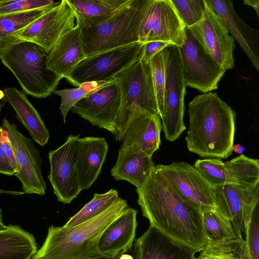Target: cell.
Instances as JSON below:
<instances>
[{"mask_svg":"<svg viewBox=\"0 0 259 259\" xmlns=\"http://www.w3.org/2000/svg\"><path fill=\"white\" fill-rule=\"evenodd\" d=\"M193 166L212 188L231 184L225 163L219 159H197Z\"/></svg>","mask_w":259,"mask_h":259,"instance_id":"d6a6232c","label":"cell"},{"mask_svg":"<svg viewBox=\"0 0 259 259\" xmlns=\"http://www.w3.org/2000/svg\"><path fill=\"white\" fill-rule=\"evenodd\" d=\"M162 52L165 83L164 113L160 119L166 140L174 142L186 129L183 120L186 86L183 79L179 48L170 45Z\"/></svg>","mask_w":259,"mask_h":259,"instance_id":"ba28073f","label":"cell"},{"mask_svg":"<svg viewBox=\"0 0 259 259\" xmlns=\"http://www.w3.org/2000/svg\"><path fill=\"white\" fill-rule=\"evenodd\" d=\"M3 93V102L12 107L32 139L40 146L46 145L50 138L49 130L26 94L12 87L5 88Z\"/></svg>","mask_w":259,"mask_h":259,"instance_id":"cb8c5ba5","label":"cell"},{"mask_svg":"<svg viewBox=\"0 0 259 259\" xmlns=\"http://www.w3.org/2000/svg\"><path fill=\"white\" fill-rule=\"evenodd\" d=\"M1 142L7 158L9 160L13 169L16 172L17 165L14 150L8 134L4 130L1 138Z\"/></svg>","mask_w":259,"mask_h":259,"instance_id":"60d3db41","label":"cell"},{"mask_svg":"<svg viewBox=\"0 0 259 259\" xmlns=\"http://www.w3.org/2000/svg\"><path fill=\"white\" fill-rule=\"evenodd\" d=\"M2 126L14 150L17 165L15 176L20 181L23 193L45 195L47 185L41 174L39 152L33 142L19 131L15 124L4 117Z\"/></svg>","mask_w":259,"mask_h":259,"instance_id":"8fae6325","label":"cell"},{"mask_svg":"<svg viewBox=\"0 0 259 259\" xmlns=\"http://www.w3.org/2000/svg\"><path fill=\"white\" fill-rule=\"evenodd\" d=\"M49 8L0 16V44L16 38L23 29Z\"/></svg>","mask_w":259,"mask_h":259,"instance_id":"4dcf8cb0","label":"cell"},{"mask_svg":"<svg viewBox=\"0 0 259 259\" xmlns=\"http://www.w3.org/2000/svg\"><path fill=\"white\" fill-rule=\"evenodd\" d=\"M10 192L12 194H23V192H16L15 193H13L14 192ZM10 192H8V191H3L2 190H1L0 189V193H10ZM7 226L5 225L3 222L2 211L0 208V231L6 229L7 228Z\"/></svg>","mask_w":259,"mask_h":259,"instance_id":"7bdbcfd3","label":"cell"},{"mask_svg":"<svg viewBox=\"0 0 259 259\" xmlns=\"http://www.w3.org/2000/svg\"><path fill=\"white\" fill-rule=\"evenodd\" d=\"M196 252L150 226L142 236L135 240L133 256L134 259H195Z\"/></svg>","mask_w":259,"mask_h":259,"instance_id":"ffe728a7","label":"cell"},{"mask_svg":"<svg viewBox=\"0 0 259 259\" xmlns=\"http://www.w3.org/2000/svg\"><path fill=\"white\" fill-rule=\"evenodd\" d=\"M79 135H69L65 142L49 153L48 178L58 201L69 204L81 192L78 183L76 148Z\"/></svg>","mask_w":259,"mask_h":259,"instance_id":"5bb4252c","label":"cell"},{"mask_svg":"<svg viewBox=\"0 0 259 259\" xmlns=\"http://www.w3.org/2000/svg\"><path fill=\"white\" fill-rule=\"evenodd\" d=\"M3 131V128L0 123V174L9 176L15 175L16 172L7 158L1 142Z\"/></svg>","mask_w":259,"mask_h":259,"instance_id":"ab89813d","label":"cell"},{"mask_svg":"<svg viewBox=\"0 0 259 259\" xmlns=\"http://www.w3.org/2000/svg\"><path fill=\"white\" fill-rule=\"evenodd\" d=\"M155 167L152 156L141 151L120 148L111 174L116 181H126L139 188Z\"/></svg>","mask_w":259,"mask_h":259,"instance_id":"d4e9b609","label":"cell"},{"mask_svg":"<svg viewBox=\"0 0 259 259\" xmlns=\"http://www.w3.org/2000/svg\"><path fill=\"white\" fill-rule=\"evenodd\" d=\"M49 52L32 42L17 38L0 44V60L15 75L24 93L45 98L62 79L47 66Z\"/></svg>","mask_w":259,"mask_h":259,"instance_id":"5b68a950","label":"cell"},{"mask_svg":"<svg viewBox=\"0 0 259 259\" xmlns=\"http://www.w3.org/2000/svg\"><path fill=\"white\" fill-rule=\"evenodd\" d=\"M202 223L205 239L220 241L241 237L236 235L230 222L215 209L202 213Z\"/></svg>","mask_w":259,"mask_h":259,"instance_id":"1f68e13d","label":"cell"},{"mask_svg":"<svg viewBox=\"0 0 259 259\" xmlns=\"http://www.w3.org/2000/svg\"><path fill=\"white\" fill-rule=\"evenodd\" d=\"M151 0H127L117 10L97 21L77 23L85 57L139 42V32Z\"/></svg>","mask_w":259,"mask_h":259,"instance_id":"277c9868","label":"cell"},{"mask_svg":"<svg viewBox=\"0 0 259 259\" xmlns=\"http://www.w3.org/2000/svg\"><path fill=\"white\" fill-rule=\"evenodd\" d=\"M76 23L68 0L57 2L23 29L16 38L35 43L49 52L60 38Z\"/></svg>","mask_w":259,"mask_h":259,"instance_id":"9a60e30c","label":"cell"},{"mask_svg":"<svg viewBox=\"0 0 259 259\" xmlns=\"http://www.w3.org/2000/svg\"><path fill=\"white\" fill-rule=\"evenodd\" d=\"M143 45L139 42L85 57L65 79L77 87L110 81L140 58Z\"/></svg>","mask_w":259,"mask_h":259,"instance_id":"52a82bcc","label":"cell"},{"mask_svg":"<svg viewBox=\"0 0 259 259\" xmlns=\"http://www.w3.org/2000/svg\"><path fill=\"white\" fill-rule=\"evenodd\" d=\"M127 0H68L76 16L77 23L101 20L117 10Z\"/></svg>","mask_w":259,"mask_h":259,"instance_id":"4316f807","label":"cell"},{"mask_svg":"<svg viewBox=\"0 0 259 259\" xmlns=\"http://www.w3.org/2000/svg\"><path fill=\"white\" fill-rule=\"evenodd\" d=\"M239 44L255 69L259 71V30L245 23L230 0H206Z\"/></svg>","mask_w":259,"mask_h":259,"instance_id":"ac0fdd59","label":"cell"},{"mask_svg":"<svg viewBox=\"0 0 259 259\" xmlns=\"http://www.w3.org/2000/svg\"><path fill=\"white\" fill-rule=\"evenodd\" d=\"M31 259H35V258H33V257H32V258ZM86 259H108V258H106L104 256H101L100 255H96V256H93L92 257H90L88 258H86Z\"/></svg>","mask_w":259,"mask_h":259,"instance_id":"bcb514c9","label":"cell"},{"mask_svg":"<svg viewBox=\"0 0 259 259\" xmlns=\"http://www.w3.org/2000/svg\"><path fill=\"white\" fill-rule=\"evenodd\" d=\"M168 44L160 41L144 43L141 50L140 59L146 63H149L152 58L168 46Z\"/></svg>","mask_w":259,"mask_h":259,"instance_id":"f35d334b","label":"cell"},{"mask_svg":"<svg viewBox=\"0 0 259 259\" xmlns=\"http://www.w3.org/2000/svg\"><path fill=\"white\" fill-rule=\"evenodd\" d=\"M129 208L121 198L97 217L78 225L48 228L35 259H86L99 254L100 238L108 226Z\"/></svg>","mask_w":259,"mask_h":259,"instance_id":"3957f363","label":"cell"},{"mask_svg":"<svg viewBox=\"0 0 259 259\" xmlns=\"http://www.w3.org/2000/svg\"><path fill=\"white\" fill-rule=\"evenodd\" d=\"M162 129L158 114L142 116L128 127L123 136L120 148L141 151L152 156L159 148Z\"/></svg>","mask_w":259,"mask_h":259,"instance_id":"603a6c76","label":"cell"},{"mask_svg":"<svg viewBox=\"0 0 259 259\" xmlns=\"http://www.w3.org/2000/svg\"><path fill=\"white\" fill-rule=\"evenodd\" d=\"M258 204L253 210L245 229L244 254L246 259H259Z\"/></svg>","mask_w":259,"mask_h":259,"instance_id":"d590c367","label":"cell"},{"mask_svg":"<svg viewBox=\"0 0 259 259\" xmlns=\"http://www.w3.org/2000/svg\"><path fill=\"white\" fill-rule=\"evenodd\" d=\"M224 163L231 184L248 188L259 184L258 159L241 154Z\"/></svg>","mask_w":259,"mask_h":259,"instance_id":"83f0119b","label":"cell"},{"mask_svg":"<svg viewBox=\"0 0 259 259\" xmlns=\"http://www.w3.org/2000/svg\"><path fill=\"white\" fill-rule=\"evenodd\" d=\"M155 167L179 194L202 213L215 209L213 188L193 166L179 161Z\"/></svg>","mask_w":259,"mask_h":259,"instance_id":"e0dca14e","label":"cell"},{"mask_svg":"<svg viewBox=\"0 0 259 259\" xmlns=\"http://www.w3.org/2000/svg\"><path fill=\"white\" fill-rule=\"evenodd\" d=\"M186 39L179 48L183 79L186 87L202 93L218 88L226 70L206 53L199 43L186 27Z\"/></svg>","mask_w":259,"mask_h":259,"instance_id":"9c48e42d","label":"cell"},{"mask_svg":"<svg viewBox=\"0 0 259 259\" xmlns=\"http://www.w3.org/2000/svg\"><path fill=\"white\" fill-rule=\"evenodd\" d=\"M181 19L186 27L198 22L204 10V0H171Z\"/></svg>","mask_w":259,"mask_h":259,"instance_id":"8d00e7d4","label":"cell"},{"mask_svg":"<svg viewBox=\"0 0 259 259\" xmlns=\"http://www.w3.org/2000/svg\"><path fill=\"white\" fill-rule=\"evenodd\" d=\"M204 2L202 18L188 28L206 53L223 69H231L234 67L235 40L206 0Z\"/></svg>","mask_w":259,"mask_h":259,"instance_id":"7c38bea8","label":"cell"},{"mask_svg":"<svg viewBox=\"0 0 259 259\" xmlns=\"http://www.w3.org/2000/svg\"><path fill=\"white\" fill-rule=\"evenodd\" d=\"M137 210L129 207L105 230L98 242L97 254L115 259L131 250L135 240Z\"/></svg>","mask_w":259,"mask_h":259,"instance_id":"d6986e66","label":"cell"},{"mask_svg":"<svg viewBox=\"0 0 259 259\" xmlns=\"http://www.w3.org/2000/svg\"><path fill=\"white\" fill-rule=\"evenodd\" d=\"M118 259H134L133 256L128 254L123 253L121 255Z\"/></svg>","mask_w":259,"mask_h":259,"instance_id":"f6af8a7d","label":"cell"},{"mask_svg":"<svg viewBox=\"0 0 259 259\" xmlns=\"http://www.w3.org/2000/svg\"><path fill=\"white\" fill-rule=\"evenodd\" d=\"M106 82L84 83L77 88L55 90L53 93L61 97L59 109L62 115L64 123L67 115L72 107L85 96L91 92L102 85Z\"/></svg>","mask_w":259,"mask_h":259,"instance_id":"836d02e7","label":"cell"},{"mask_svg":"<svg viewBox=\"0 0 259 259\" xmlns=\"http://www.w3.org/2000/svg\"><path fill=\"white\" fill-rule=\"evenodd\" d=\"M188 150L202 157L228 158L232 153L236 114L214 93L195 97L188 104Z\"/></svg>","mask_w":259,"mask_h":259,"instance_id":"7a4b0ae2","label":"cell"},{"mask_svg":"<svg viewBox=\"0 0 259 259\" xmlns=\"http://www.w3.org/2000/svg\"><path fill=\"white\" fill-rule=\"evenodd\" d=\"M120 198L117 190L112 189L104 193H95L93 199L64 226L71 227L91 220L105 211Z\"/></svg>","mask_w":259,"mask_h":259,"instance_id":"f546056e","label":"cell"},{"mask_svg":"<svg viewBox=\"0 0 259 259\" xmlns=\"http://www.w3.org/2000/svg\"><path fill=\"white\" fill-rule=\"evenodd\" d=\"M0 111H1V105H0Z\"/></svg>","mask_w":259,"mask_h":259,"instance_id":"7dc6e473","label":"cell"},{"mask_svg":"<svg viewBox=\"0 0 259 259\" xmlns=\"http://www.w3.org/2000/svg\"><path fill=\"white\" fill-rule=\"evenodd\" d=\"M37 250L33 235L20 227L9 225L0 231V259H31Z\"/></svg>","mask_w":259,"mask_h":259,"instance_id":"484cf974","label":"cell"},{"mask_svg":"<svg viewBox=\"0 0 259 259\" xmlns=\"http://www.w3.org/2000/svg\"><path fill=\"white\" fill-rule=\"evenodd\" d=\"M120 90L116 141H122L130 125L145 115L158 114L150 63L140 58L115 77Z\"/></svg>","mask_w":259,"mask_h":259,"instance_id":"8992f818","label":"cell"},{"mask_svg":"<svg viewBox=\"0 0 259 259\" xmlns=\"http://www.w3.org/2000/svg\"><path fill=\"white\" fill-rule=\"evenodd\" d=\"M108 151L105 139L85 137L77 140L76 162L80 191L88 189L100 174Z\"/></svg>","mask_w":259,"mask_h":259,"instance_id":"44dd1931","label":"cell"},{"mask_svg":"<svg viewBox=\"0 0 259 259\" xmlns=\"http://www.w3.org/2000/svg\"><path fill=\"white\" fill-rule=\"evenodd\" d=\"M136 191L142 214L150 226L197 252L203 249L205 237L202 212L182 197L156 167Z\"/></svg>","mask_w":259,"mask_h":259,"instance_id":"6da1fadb","label":"cell"},{"mask_svg":"<svg viewBox=\"0 0 259 259\" xmlns=\"http://www.w3.org/2000/svg\"><path fill=\"white\" fill-rule=\"evenodd\" d=\"M149 63L158 114L161 118L164 113V96L165 83V65L162 51L154 56Z\"/></svg>","mask_w":259,"mask_h":259,"instance_id":"e575fe53","label":"cell"},{"mask_svg":"<svg viewBox=\"0 0 259 259\" xmlns=\"http://www.w3.org/2000/svg\"><path fill=\"white\" fill-rule=\"evenodd\" d=\"M215 209L243 237L246 226L258 204L259 184L254 187L227 184L213 188Z\"/></svg>","mask_w":259,"mask_h":259,"instance_id":"2e32d148","label":"cell"},{"mask_svg":"<svg viewBox=\"0 0 259 259\" xmlns=\"http://www.w3.org/2000/svg\"><path fill=\"white\" fill-rule=\"evenodd\" d=\"M118 257H117V258H116L115 259H118Z\"/></svg>","mask_w":259,"mask_h":259,"instance_id":"c3c4849f","label":"cell"},{"mask_svg":"<svg viewBox=\"0 0 259 259\" xmlns=\"http://www.w3.org/2000/svg\"><path fill=\"white\" fill-rule=\"evenodd\" d=\"M186 27L171 0H151L140 27L139 42L160 41L180 48L186 38Z\"/></svg>","mask_w":259,"mask_h":259,"instance_id":"30bf717a","label":"cell"},{"mask_svg":"<svg viewBox=\"0 0 259 259\" xmlns=\"http://www.w3.org/2000/svg\"><path fill=\"white\" fill-rule=\"evenodd\" d=\"M244 5L252 7L256 13L257 16L259 17V1L258 0H244Z\"/></svg>","mask_w":259,"mask_h":259,"instance_id":"b9f144b4","label":"cell"},{"mask_svg":"<svg viewBox=\"0 0 259 259\" xmlns=\"http://www.w3.org/2000/svg\"><path fill=\"white\" fill-rule=\"evenodd\" d=\"M120 98L119 85L114 78L85 96L71 110L93 125L109 131L114 138Z\"/></svg>","mask_w":259,"mask_h":259,"instance_id":"4fadbf2b","label":"cell"},{"mask_svg":"<svg viewBox=\"0 0 259 259\" xmlns=\"http://www.w3.org/2000/svg\"><path fill=\"white\" fill-rule=\"evenodd\" d=\"M85 57L80 28L76 23L49 52L47 66L62 78H65Z\"/></svg>","mask_w":259,"mask_h":259,"instance_id":"7402d4cb","label":"cell"},{"mask_svg":"<svg viewBox=\"0 0 259 259\" xmlns=\"http://www.w3.org/2000/svg\"><path fill=\"white\" fill-rule=\"evenodd\" d=\"M243 237L211 241L205 239L204 246L195 259H246Z\"/></svg>","mask_w":259,"mask_h":259,"instance_id":"f1b7e54d","label":"cell"},{"mask_svg":"<svg viewBox=\"0 0 259 259\" xmlns=\"http://www.w3.org/2000/svg\"><path fill=\"white\" fill-rule=\"evenodd\" d=\"M56 3L52 0H0V16L49 8Z\"/></svg>","mask_w":259,"mask_h":259,"instance_id":"74e56055","label":"cell"},{"mask_svg":"<svg viewBox=\"0 0 259 259\" xmlns=\"http://www.w3.org/2000/svg\"><path fill=\"white\" fill-rule=\"evenodd\" d=\"M245 148L241 146L239 144L233 145L232 147V151L238 154H241L244 152Z\"/></svg>","mask_w":259,"mask_h":259,"instance_id":"ee69618b","label":"cell"}]
</instances>
